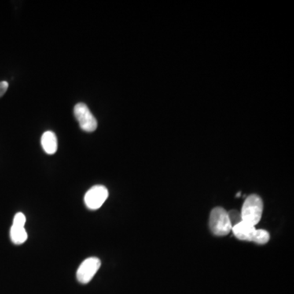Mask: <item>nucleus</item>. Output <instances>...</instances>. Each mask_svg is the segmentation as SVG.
<instances>
[{
	"mask_svg": "<svg viewBox=\"0 0 294 294\" xmlns=\"http://www.w3.org/2000/svg\"><path fill=\"white\" fill-rule=\"evenodd\" d=\"M263 213V202L258 195H251L246 199L242 207V221L256 226L260 222Z\"/></svg>",
	"mask_w": 294,
	"mask_h": 294,
	"instance_id": "obj_1",
	"label": "nucleus"
},
{
	"mask_svg": "<svg viewBox=\"0 0 294 294\" xmlns=\"http://www.w3.org/2000/svg\"><path fill=\"white\" fill-rule=\"evenodd\" d=\"M210 230L213 234L218 236H225L232 230L228 212L223 207H217L212 210L209 218Z\"/></svg>",
	"mask_w": 294,
	"mask_h": 294,
	"instance_id": "obj_2",
	"label": "nucleus"
},
{
	"mask_svg": "<svg viewBox=\"0 0 294 294\" xmlns=\"http://www.w3.org/2000/svg\"><path fill=\"white\" fill-rule=\"evenodd\" d=\"M74 114L83 131L93 133L97 128V121L85 103H78L74 108Z\"/></svg>",
	"mask_w": 294,
	"mask_h": 294,
	"instance_id": "obj_3",
	"label": "nucleus"
},
{
	"mask_svg": "<svg viewBox=\"0 0 294 294\" xmlns=\"http://www.w3.org/2000/svg\"><path fill=\"white\" fill-rule=\"evenodd\" d=\"M108 196L109 192L106 186L101 185H94L85 194V205L91 210L99 209L105 203Z\"/></svg>",
	"mask_w": 294,
	"mask_h": 294,
	"instance_id": "obj_4",
	"label": "nucleus"
},
{
	"mask_svg": "<svg viewBox=\"0 0 294 294\" xmlns=\"http://www.w3.org/2000/svg\"><path fill=\"white\" fill-rule=\"evenodd\" d=\"M101 265V260L99 258L93 257L85 259L77 270V280L81 284H89L95 275L97 274Z\"/></svg>",
	"mask_w": 294,
	"mask_h": 294,
	"instance_id": "obj_5",
	"label": "nucleus"
},
{
	"mask_svg": "<svg viewBox=\"0 0 294 294\" xmlns=\"http://www.w3.org/2000/svg\"><path fill=\"white\" fill-rule=\"evenodd\" d=\"M232 230L238 240L253 242L256 228L251 224L242 221L233 226Z\"/></svg>",
	"mask_w": 294,
	"mask_h": 294,
	"instance_id": "obj_6",
	"label": "nucleus"
},
{
	"mask_svg": "<svg viewBox=\"0 0 294 294\" xmlns=\"http://www.w3.org/2000/svg\"><path fill=\"white\" fill-rule=\"evenodd\" d=\"M41 145L48 155H54L57 151V136L53 132H45L41 137Z\"/></svg>",
	"mask_w": 294,
	"mask_h": 294,
	"instance_id": "obj_7",
	"label": "nucleus"
},
{
	"mask_svg": "<svg viewBox=\"0 0 294 294\" xmlns=\"http://www.w3.org/2000/svg\"><path fill=\"white\" fill-rule=\"evenodd\" d=\"M10 238L13 244L20 245L27 241L28 234L25 227L12 225L10 230Z\"/></svg>",
	"mask_w": 294,
	"mask_h": 294,
	"instance_id": "obj_8",
	"label": "nucleus"
},
{
	"mask_svg": "<svg viewBox=\"0 0 294 294\" xmlns=\"http://www.w3.org/2000/svg\"><path fill=\"white\" fill-rule=\"evenodd\" d=\"M270 240V234L265 230H256L253 242L258 244H265Z\"/></svg>",
	"mask_w": 294,
	"mask_h": 294,
	"instance_id": "obj_9",
	"label": "nucleus"
},
{
	"mask_svg": "<svg viewBox=\"0 0 294 294\" xmlns=\"http://www.w3.org/2000/svg\"><path fill=\"white\" fill-rule=\"evenodd\" d=\"M228 216H229V219H230L232 227L242 222L241 214L237 210H232V211L229 212Z\"/></svg>",
	"mask_w": 294,
	"mask_h": 294,
	"instance_id": "obj_10",
	"label": "nucleus"
},
{
	"mask_svg": "<svg viewBox=\"0 0 294 294\" xmlns=\"http://www.w3.org/2000/svg\"><path fill=\"white\" fill-rule=\"evenodd\" d=\"M27 222V218L23 213H17L13 218V226H23L25 227V224Z\"/></svg>",
	"mask_w": 294,
	"mask_h": 294,
	"instance_id": "obj_11",
	"label": "nucleus"
},
{
	"mask_svg": "<svg viewBox=\"0 0 294 294\" xmlns=\"http://www.w3.org/2000/svg\"><path fill=\"white\" fill-rule=\"evenodd\" d=\"M8 86H9V85H8L7 81H1L0 82V97H2L4 93H6Z\"/></svg>",
	"mask_w": 294,
	"mask_h": 294,
	"instance_id": "obj_12",
	"label": "nucleus"
}]
</instances>
